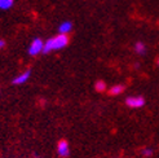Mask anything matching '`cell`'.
Returning a JSON list of instances; mask_svg holds the SVG:
<instances>
[{
	"label": "cell",
	"instance_id": "9c48e42d",
	"mask_svg": "<svg viewBox=\"0 0 159 158\" xmlns=\"http://www.w3.org/2000/svg\"><path fill=\"white\" fill-rule=\"evenodd\" d=\"M134 52H136L137 54H144L146 52V47L144 43L141 42H137L136 44H134Z\"/></svg>",
	"mask_w": 159,
	"mask_h": 158
},
{
	"label": "cell",
	"instance_id": "7a4b0ae2",
	"mask_svg": "<svg viewBox=\"0 0 159 158\" xmlns=\"http://www.w3.org/2000/svg\"><path fill=\"white\" fill-rule=\"evenodd\" d=\"M43 48H44V42L40 38H35L34 40L30 43L29 54H30V56H38L39 53L43 52Z\"/></svg>",
	"mask_w": 159,
	"mask_h": 158
},
{
	"label": "cell",
	"instance_id": "52a82bcc",
	"mask_svg": "<svg viewBox=\"0 0 159 158\" xmlns=\"http://www.w3.org/2000/svg\"><path fill=\"white\" fill-rule=\"evenodd\" d=\"M13 4H14V0H0V9L8 11L13 7Z\"/></svg>",
	"mask_w": 159,
	"mask_h": 158
},
{
	"label": "cell",
	"instance_id": "6da1fadb",
	"mask_svg": "<svg viewBox=\"0 0 159 158\" xmlns=\"http://www.w3.org/2000/svg\"><path fill=\"white\" fill-rule=\"evenodd\" d=\"M69 44V36L65 34H58L53 38H49L48 40L44 43L43 53H49L52 51H60Z\"/></svg>",
	"mask_w": 159,
	"mask_h": 158
},
{
	"label": "cell",
	"instance_id": "8992f818",
	"mask_svg": "<svg viewBox=\"0 0 159 158\" xmlns=\"http://www.w3.org/2000/svg\"><path fill=\"white\" fill-rule=\"evenodd\" d=\"M71 30H73V23H71L70 21H63L61 25L58 26L60 34H65V35H67Z\"/></svg>",
	"mask_w": 159,
	"mask_h": 158
},
{
	"label": "cell",
	"instance_id": "ba28073f",
	"mask_svg": "<svg viewBox=\"0 0 159 158\" xmlns=\"http://www.w3.org/2000/svg\"><path fill=\"white\" fill-rule=\"evenodd\" d=\"M123 91H124V86H122V84H118V86L111 87L109 92H110V95H113V96H115V95H120Z\"/></svg>",
	"mask_w": 159,
	"mask_h": 158
},
{
	"label": "cell",
	"instance_id": "277c9868",
	"mask_svg": "<svg viewBox=\"0 0 159 158\" xmlns=\"http://www.w3.org/2000/svg\"><path fill=\"white\" fill-rule=\"evenodd\" d=\"M57 153L62 157V158H66L70 153V149H69V143L65 140V139H62L58 141V144H57Z\"/></svg>",
	"mask_w": 159,
	"mask_h": 158
},
{
	"label": "cell",
	"instance_id": "7c38bea8",
	"mask_svg": "<svg viewBox=\"0 0 159 158\" xmlns=\"http://www.w3.org/2000/svg\"><path fill=\"white\" fill-rule=\"evenodd\" d=\"M4 45H5V42H4V40H2V39H0V49H2Z\"/></svg>",
	"mask_w": 159,
	"mask_h": 158
},
{
	"label": "cell",
	"instance_id": "5b68a950",
	"mask_svg": "<svg viewBox=\"0 0 159 158\" xmlns=\"http://www.w3.org/2000/svg\"><path fill=\"white\" fill-rule=\"evenodd\" d=\"M30 75H31V72L30 70H26V72H23V73H21L20 75H17L16 77L13 81H12V83L13 84H23V83H26L27 81H29V78H30Z\"/></svg>",
	"mask_w": 159,
	"mask_h": 158
},
{
	"label": "cell",
	"instance_id": "30bf717a",
	"mask_svg": "<svg viewBox=\"0 0 159 158\" xmlns=\"http://www.w3.org/2000/svg\"><path fill=\"white\" fill-rule=\"evenodd\" d=\"M94 88H96V91H98V92H104L106 90V83L104 81H97L94 83Z\"/></svg>",
	"mask_w": 159,
	"mask_h": 158
},
{
	"label": "cell",
	"instance_id": "3957f363",
	"mask_svg": "<svg viewBox=\"0 0 159 158\" xmlns=\"http://www.w3.org/2000/svg\"><path fill=\"white\" fill-rule=\"evenodd\" d=\"M125 104L128 105L132 109H136V108H142L145 105V100L144 97L141 96H129L128 99L125 100Z\"/></svg>",
	"mask_w": 159,
	"mask_h": 158
},
{
	"label": "cell",
	"instance_id": "8fae6325",
	"mask_svg": "<svg viewBox=\"0 0 159 158\" xmlns=\"http://www.w3.org/2000/svg\"><path fill=\"white\" fill-rule=\"evenodd\" d=\"M142 156H144V157H152V156H153V151H152L150 148L142 149Z\"/></svg>",
	"mask_w": 159,
	"mask_h": 158
},
{
	"label": "cell",
	"instance_id": "4fadbf2b",
	"mask_svg": "<svg viewBox=\"0 0 159 158\" xmlns=\"http://www.w3.org/2000/svg\"><path fill=\"white\" fill-rule=\"evenodd\" d=\"M158 65H159V58H158Z\"/></svg>",
	"mask_w": 159,
	"mask_h": 158
}]
</instances>
